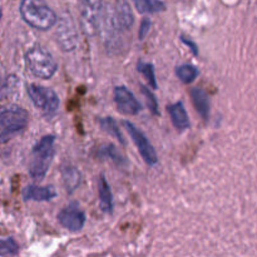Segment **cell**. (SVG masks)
I'll return each mask as SVG.
<instances>
[{
    "label": "cell",
    "instance_id": "cell-6",
    "mask_svg": "<svg viewBox=\"0 0 257 257\" xmlns=\"http://www.w3.org/2000/svg\"><path fill=\"white\" fill-rule=\"evenodd\" d=\"M104 3L97 0H87L80 3V25L87 35H94L99 32L103 17Z\"/></svg>",
    "mask_w": 257,
    "mask_h": 257
},
{
    "label": "cell",
    "instance_id": "cell-12",
    "mask_svg": "<svg viewBox=\"0 0 257 257\" xmlns=\"http://www.w3.org/2000/svg\"><path fill=\"white\" fill-rule=\"evenodd\" d=\"M113 12H114V17L117 19V23L123 30L131 29L135 22V17H133L132 9L131 5L127 2H117L112 3Z\"/></svg>",
    "mask_w": 257,
    "mask_h": 257
},
{
    "label": "cell",
    "instance_id": "cell-20",
    "mask_svg": "<svg viewBox=\"0 0 257 257\" xmlns=\"http://www.w3.org/2000/svg\"><path fill=\"white\" fill-rule=\"evenodd\" d=\"M18 82V78L14 75H8V77H0V100L5 99L14 89L15 84Z\"/></svg>",
    "mask_w": 257,
    "mask_h": 257
},
{
    "label": "cell",
    "instance_id": "cell-14",
    "mask_svg": "<svg viewBox=\"0 0 257 257\" xmlns=\"http://www.w3.org/2000/svg\"><path fill=\"white\" fill-rule=\"evenodd\" d=\"M191 98L195 108L200 113L201 117L205 120H208L210 118V98L208 94L201 88H193L191 90Z\"/></svg>",
    "mask_w": 257,
    "mask_h": 257
},
{
    "label": "cell",
    "instance_id": "cell-11",
    "mask_svg": "<svg viewBox=\"0 0 257 257\" xmlns=\"http://www.w3.org/2000/svg\"><path fill=\"white\" fill-rule=\"evenodd\" d=\"M57 196L55 188L53 186H45V187H40V186L30 185L23 190V198L24 201H38V202H43V201H50Z\"/></svg>",
    "mask_w": 257,
    "mask_h": 257
},
{
    "label": "cell",
    "instance_id": "cell-4",
    "mask_svg": "<svg viewBox=\"0 0 257 257\" xmlns=\"http://www.w3.org/2000/svg\"><path fill=\"white\" fill-rule=\"evenodd\" d=\"M25 64L33 75L42 79L52 78L58 69V64L53 55L39 45L30 48L25 53Z\"/></svg>",
    "mask_w": 257,
    "mask_h": 257
},
{
    "label": "cell",
    "instance_id": "cell-18",
    "mask_svg": "<svg viewBox=\"0 0 257 257\" xmlns=\"http://www.w3.org/2000/svg\"><path fill=\"white\" fill-rule=\"evenodd\" d=\"M176 74L183 83H192L197 78L198 70L191 64H182L176 68Z\"/></svg>",
    "mask_w": 257,
    "mask_h": 257
},
{
    "label": "cell",
    "instance_id": "cell-23",
    "mask_svg": "<svg viewBox=\"0 0 257 257\" xmlns=\"http://www.w3.org/2000/svg\"><path fill=\"white\" fill-rule=\"evenodd\" d=\"M99 156H100V157H109V158H112V160L114 161V162L119 163V165H120V163H123V165H124V163H125L124 158H123L122 156H120L119 153H118L117 151L114 150V147H113V146H107V147L100 148Z\"/></svg>",
    "mask_w": 257,
    "mask_h": 257
},
{
    "label": "cell",
    "instance_id": "cell-21",
    "mask_svg": "<svg viewBox=\"0 0 257 257\" xmlns=\"http://www.w3.org/2000/svg\"><path fill=\"white\" fill-rule=\"evenodd\" d=\"M137 70L140 73H142L146 77V79L148 80V83L151 84V87L153 89H157L158 84L156 82V75H155V69H153V65L150 64V63H143L140 62L137 65Z\"/></svg>",
    "mask_w": 257,
    "mask_h": 257
},
{
    "label": "cell",
    "instance_id": "cell-1",
    "mask_svg": "<svg viewBox=\"0 0 257 257\" xmlns=\"http://www.w3.org/2000/svg\"><path fill=\"white\" fill-rule=\"evenodd\" d=\"M54 143V136L48 135L33 147L29 161V173L35 181H42L50 168L55 156Z\"/></svg>",
    "mask_w": 257,
    "mask_h": 257
},
{
    "label": "cell",
    "instance_id": "cell-17",
    "mask_svg": "<svg viewBox=\"0 0 257 257\" xmlns=\"http://www.w3.org/2000/svg\"><path fill=\"white\" fill-rule=\"evenodd\" d=\"M136 8L140 13L146 14V13H158L163 12L166 8V4L157 0H136Z\"/></svg>",
    "mask_w": 257,
    "mask_h": 257
},
{
    "label": "cell",
    "instance_id": "cell-5",
    "mask_svg": "<svg viewBox=\"0 0 257 257\" xmlns=\"http://www.w3.org/2000/svg\"><path fill=\"white\" fill-rule=\"evenodd\" d=\"M27 93L32 99L33 104L42 112L45 118H52L57 114L59 108V97L52 88L38 84H29Z\"/></svg>",
    "mask_w": 257,
    "mask_h": 257
},
{
    "label": "cell",
    "instance_id": "cell-25",
    "mask_svg": "<svg viewBox=\"0 0 257 257\" xmlns=\"http://www.w3.org/2000/svg\"><path fill=\"white\" fill-rule=\"evenodd\" d=\"M151 19H148V18H145V19L142 20V23H141V27H140V34H138V37H140V40H143L146 38V35L148 34V32H150L151 29Z\"/></svg>",
    "mask_w": 257,
    "mask_h": 257
},
{
    "label": "cell",
    "instance_id": "cell-19",
    "mask_svg": "<svg viewBox=\"0 0 257 257\" xmlns=\"http://www.w3.org/2000/svg\"><path fill=\"white\" fill-rule=\"evenodd\" d=\"M99 125L100 128H102L104 132H107L108 135L113 136L114 138H117L118 141H119L122 145H124V138H123L122 133L119 132V130H118L117 127V123L114 122V119L113 118H102V119L99 120Z\"/></svg>",
    "mask_w": 257,
    "mask_h": 257
},
{
    "label": "cell",
    "instance_id": "cell-13",
    "mask_svg": "<svg viewBox=\"0 0 257 257\" xmlns=\"http://www.w3.org/2000/svg\"><path fill=\"white\" fill-rule=\"evenodd\" d=\"M167 110L170 113L173 125L177 130L185 131L187 128H190V118H188V114L186 112L183 103H173V104L168 105Z\"/></svg>",
    "mask_w": 257,
    "mask_h": 257
},
{
    "label": "cell",
    "instance_id": "cell-8",
    "mask_svg": "<svg viewBox=\"0 0 257 257\" xmlns=\"http://www.w3.org/2000/svg\"><path fill=\"white\" fill-rule=\"evenodd\" d=\"M123 125H124L125 130L128 131L130 136L132 137L133 142L137 146L138 151H140L141 156H142V158L145 160V162L150 166H155L156 163L158 162V157L157 155H156L153 146L151 145L150 141H148V138L131 122L124 120V122H123Z\"/></svg>",
    "mask_w": 257,
    "mask_h": 257
},
{
    "label": "cell",
    "instance_id": "cell-3",
    "mask_svg": "<svg viewBox=\"0 0 257 257\" xmlns=\"http://www.w3.org/2000/svg\"><path fill=\"white\" fill-rule=\"evenodd\" d=\"M28 124V112L18 104L0 105V143L22 132Z\"/></svg>",
    "mask_w": 257,
    "mask_h": 257
},
{
    "label": "cell",
    "instance_id": "cell-9",
    "mask_svg": "<svg viewBox=\"0 0 257 257\" xmlns=\"http://www.w3.org/2000/svg\"><path fill=\"white\" fill-rule=\"evenodd\" d=\"M58 221L72 232L80 231L85 225V213L77 203H70L58 213Z\"/></svg>",
    "mask_w": 257,
    "mask_h": 257
},
{
    "label": "cell",
    "instance_id": "cell-2",
    "mask_svg": "<svg viewBox=\"0 0 257 257\" xmlns=\"http://www.w3.org/2000/svg\"><path fill=\"white\" fill-rule=\"evenodd\" d=\"M19 10L24 22L38 30L50 29L58 20L52 8L39 0H24L20 3Z\"/></svg>",
    "mask_w": 257,
    "mask_h": 257
},
{
    "label": "cell",
    "instance_id": "cell-24",
    "mask_svg": "<svg viewBox=\"0 0 257 257\" xmlns=\"http://www.w3.org/2000/svg\"><path fill=\"white\" fill-rule=\"evenodd\" d=\"M141 89H142V94L145 95L146 99H147V105L151 109V112H152L153 114H158V103L155 94H153L151 90H148L146 87H143V85L141 87Z\"/></svg>",
    "mask_w": 257,
    "mask_h": 257
},
{
    "label": "cell",
    "instance_id": "cell-15",
    "mask_svg": "<svg viewBox=\"0 0 257 257\" xmlns=\"http://www.w3.org/2000/svg\"><path fill=\"white\" fill-rule=\"evenodd\" d=\"M98 190H99V200H100V208L103 212L112 213L113 211V196L110 191L109 185L104 176H100L98 181Z\"/></svg>",
    "mask_w": 257,
    "mask_h": 257
},
{
    "label": "cell",
    "instance_id": "cell-10",
    "mask_svg": "<svg viewBox=\"0 0 257 257\" xmlns=\"http://www.w3.org/2000/svg\"><path fill=\"white\" fill-rule=\"evenodd\" d=\"M114 102L117 105L118 110L124 114L135 115L141 112V104L133 93L125 87H115L114 93Z\"/></svg>",
    "mask_w": 257,
    "mask_h": 257
},
{
    "label": "cell",
    "instance_id": "cell-16",
    "mask_svg": "<svg viewBox=\"0 0 257 257\" xmlns=\"http://www.w3.org/2000/svg\"><path fill=\"white\" fill-rule=\"evenodd\" d=\"M62 178L63 183H64L65 188H67L69 192H73L78 186L80 185V181H82V175H80L79 170L75 167H64L62 171Z\"/></svg>",
    "mask_w": 257,
    "mask_h": 257
},
{
    "label": "cell",
    "instance_id": "cell-22",
    "mask_svg": "<svg viewBox=\"0 0 257 257\" xmlns=\"http://www.w3.org/2000/svg\"><path fill=\"white\" fill-rule=\"evenodd\" d=\"M19 250V246L15 242L14 238H5L0 240V256L15 255Z\"/></svg>",
    "mask_w": 257,
    "mask_h": 257
},
{
    "label": "cell",
    "instance_id": "cell-26",
    "mask_svg": "<svg viewBox=\"0 0 257 257\" xmlns=\"http://www.w3.org/2000/svg\"><path fill=\"white\" fill-rule=\"evenodd\" d=\"M181 39H182V42H183V43H185V44H186V45H188V47H190V48H191V49H192L193 54H195V55H197V54H198V48H197V47H196V45H195V44H193V43H192V42H191V40H190V39H186V38H185V37H181Z\"/></svg>",
    "mask_w": 257,
    "mask_h": 257
},
{
    "label": "cell",
    "instance_id": "cell-7",
    "mask_svg": "<svg viewBox=\"0 0 257 257\" xmlns=\"http://www.w3.org/2000/svg\"><path fill=\"white\" fill-rule=\"evenodd\" d=\"M55 39L58 45L64 52H72L78 45V32L75 28L74 20L69 14H63L55 23Z\"/></svg>",
    "mask_w": 257,
    "mask_h": 257
}]
</instances>
